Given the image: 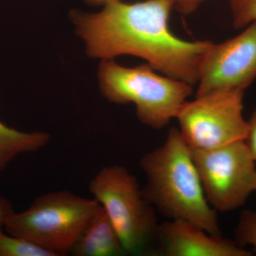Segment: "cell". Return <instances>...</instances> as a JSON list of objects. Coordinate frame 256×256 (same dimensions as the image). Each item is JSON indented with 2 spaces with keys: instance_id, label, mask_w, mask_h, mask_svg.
<instances>
[{
  "instance_id": "cell-1",
  "label": "cell",
  "mask_w": 256,
  "mask_h": 256,
  "mask_svg": "<svg viewBox=\"0 0 256 256\" xmlns=\"http://www.w3.org/2000/svg\"><path fill=\"white\" fill-rule=\"evenodd\" d=\"M172 10V0L131 4L122 0L104 5L97 12L73 10L69 18L90 58L133 56L166 76L194 86L202 56L213 42L185 41L173 34L168 25Z\"/></svg>"
},
{
  "instance_id": "cell-2",
  "label": "cell",
  "mask_w": 256,
  "mask_h": 256,
  "mask_svg": "<svg viewBox=\"0 0 256 256\" xmlns=\"http://www.w3.org/2000/svg\"><path fill=\"white\" fill-rule=\"evenodd\" d=\"M146 176L143 196L161 214L191 222L212 236H222L217 212L207 201L191 148L172 128L162 146L140 162Z\"/></svg>"
},
{
  "instance_id": "cell-3",
  "label": "cell",
  "mask_w": 256,
  "mask_h": 256,
  "mask_svg": "<svg viewBox=\"0 0 256 256\" xmlns=\"http://www.w3.org/2000/svg\"><path fill=\"white\" fill-rule=\"evenodd\" d=\"M98 80L106 100L120 105L134 104L138 120L156 130L176 118L193 92V86L159 75L146 63L126 67L114 60H100Z\"/></svg>"
},
{
  "instance_id": "cell-4",
  "label": "cell",
  "mask_w": 256,
  "mask_h": 256,
  "mask_svg": "<svg viewBox=\"0 0 256 256\" xmlns=\"http://www.w3.org/2000/svg\"><path fill=\"white\" fill-rule=\"evenodd\" d=\"M100 205L68 191L38 196L28 210L14 213L4 226L6 233L26 239L58 256L70 252Z\"/></svg>"
},
{
  "instance_id": "cell-5",
  "label": "cell",
  "mask_w": 256,
  "mask_h": 256,
  "mask_svg": "<svg viewBox=\"0 0 256 256\" xmlns=\"http://www.w3.org/2000/svg\"><path fill=\"white\" fill-rule=\"evenodd\" d=\"M89 191L105 210L126 254L150 252L159 224L156 210L143 196L138 178L124 166H104L90 181Z\"/></svg>"
},
{
  "instance_id": "cell-6",
  "label": "cell",
  "mask_w": 256,
  "mask_h": 256,
  "mask_svg": "<svg viewBox=\"0 0 256 256\" xmlns=\"http://www.w3.org/2000/svg\"><path fill=\"white\" fill-rule=\"evenodd\" d=\"M244 92L218 90L183 104L176 119L182 136L192 150L216 149L246 141L248 126L242 116Z\"/></svg>"
},
{
  "instance_id": "cell-7",
  "label": "cell",
  "mask_w": 256,
  "mask_h": 256,
  "mask_svg": "<svg viewBox=\"0 0 256 256\" xmlns=\"http://www.w3.org/2000/svg\"><path fill=\"white\" fill-rule=\"evenodd\" d=\"M192 152L207 201L216 212L244 206L256 192V161L245 141Z\"/></svg>"
},
{
  "instance_id": "cell-8",
  "label": "cell",
  "mask_w": 256,
  "mask_h": 256,
  "mask_svg": "<svg viewBox=\"0 0 256 256\" xmlns=\"http://www.w3.org/2000/svg\"><path fill=\"white\" fill-rule=\"evenodd\" d=\"M256 78V22L238 36L215 44L202 56L196 97L218 90H246Z\"/></svg>"
},
{
  "instance_id": "cell-9",
  "label": "cell",
  "mask_w": 256,
  "mask_h": 256,
  "mask_svg": "<svg viewBox=\"0 0 256 256\" xmlns=\"http://www.w3.org/2000/svg\"><path fill=\"white\" fill-rule=\"evenodd\" d=\"M166 256H250L235 242L222 236H212L194 224L171 220L159 224L158 238Z\"/></svg>"
},
{
  "instance_id": "cell-10",
  "label": "cell",
  "mask_w": 256,
  "mask_h": 256,
  "mask_svg": "<svg viewBox=\"0 0 256 256\" xmlns=\"http://www.w3.org/2000/svg\"><path fill=\"white\" fill-rule=\"evenodd\" d=\"M70 252L76 256L126 255L112 222L101 206Z\"/></svg>"
},
{
  "instance_id": "cell-11",
  "label": "cell",
  "mask_w": 256,
  "mask_h": 256,
  "mask_svg": "<svg viewBox=\"0 0 256 256\" xmlns=\"http://www.w3.org/2000/svg\"><path fill=\"white\" fill-rule=\"evenodd\" d=\"M50 140L48 133L22 132L0 121V174L16 156L38 151Z\"/></svg>"
},
{
  "instance_id": "cell-12",
  "label": "cell",
  "mask_w": 256,
  "mask_h": 256,
  "mask_svg": "<svg viewBox=\"0 0 256 256\" xmlns=\"http://www.w3.org/2000/svg\"><path fill=\"white\" fill-rule=\"evenodd\" d=\"M6 234L0 228V256H58L26 239Z\"/></svg>"
},
{
  "instance_id": "cell-13",
  "label": "cell",
  "mask_w": 256,
  "mask_h": 256,
  "mask_svg": "<svg viewBox=\"0 0 256 256\" xmlns=\"http://www.w3.org/2000/svg\"><path fill=\"white\" fill-rule=\"evenodd\" d=\"M230 8L236 28H246L256 22V0H230Z\"/></svg>"
},
{
  "instance_id": "cell-14",
  "label": "cell",
  "mask_w": 256,
  "mask_h": 256,
  "mask_svg": "<svg viewBox=\"0 0 256 256\" xmlns=\"http://www.w3.org/2000/svg\"><path fill=\"white\" fill-rule=\"evenodd\" d=\"M236 236L240 245L252 246L256 252V212L246 210L242 212Z\"/></svg>"
},
{
  "instance_id": "cell-15",
  "label": "cell",
  "mask_w": 256,
  "mask_h": 256,
  "mask_svg": "<svg viewBox=\"0 0 256 256\" xmlns=\"http://www.w3.org/2000/svg\"><path fill=\"white\" fill-rule=\"evenodd\" d=\"M174 10L184 16L193 14L203 4L205 0H172Z\"/></svg>"
},
{
  "instance_id": "cell-16",
  "label": "cell",
  "mask_w": 256,
  "mask_h": 256,
  "mask_svg": "<svg viewBox=\"0 0 256 256\" xmlns=\"http://www.w3.org/2000/svg\"><path fill=\"white\" fill-rule=\"evenodd\" d=\"M248 131L245 142L254 159L256 161V108L248 121Z\"/></svg>"
},
{
  "instance_id": "cell-17",
  "label": "cell",
  "mask_w": 256,
  "mask_h": 256,
  "mask_svg": "<svg viewBox=\"0 0 256 256\" xmlns=\"http://www.w3.org/2000/svg\"><path fill=\"white\" fill-rule=\"evenodd\" d=\"M14 213L11 203L0 196V228H4L6 220Z\"/></svg>"
},
{
  "instance_id": "cell-18",
  "label": "cell",
  "mask_w": 256,
  "mask_h": 256,
  "mask_svg": "<svg viewBox=\"0 0 256 256\" xmlns=\"http://www.w3.org/2000/svg\"><path fill=\"white\" fill-rule=\"evenodd\" d=\"M117 1H122V0H84L86 4L92 6H102L109 3Z\"/></svg>"
}]
</instances>
